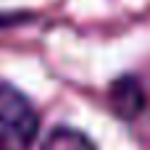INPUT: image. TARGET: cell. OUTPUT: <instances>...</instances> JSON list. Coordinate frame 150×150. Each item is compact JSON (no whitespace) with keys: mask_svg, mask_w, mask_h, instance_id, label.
Listing matches in <instances>:
<instances>
[{"mask_svg":"<svg viewBox=\"0 0 150 150\" xmlns=\"http://www.w3.org/2000/svg\"><path fill=\"white\" fill-rule=\"evenodd\" d=\"M40 150H95V145L87 134H82L71 127H58L45 137Z\"/></svg>","mask_w":150,"mask_h":150,"instance_id":"cell-3","label":"cell"},{"mask_svg":"<svg viewBox=\"0 0 150 150\" xmlns=\"http://www.w3.org/2000/svg\"><path fill=\"white\" fill-rule=\"evenodd\" d=\"M111 103H113V108H116V113H119L121 119H132V116L142 108V103H145L137 79H132V76L119 79V82L111 87Z\"/></svg>","mask_w":150,"mask_h":150,"instance_id":"cell-2","label":"cell"},{"mask_svg":"<svg viewBox=\"0 0 150 150\" xmlns=\"http://www.w3.org/2000/svg\"><path fill=\"white\" fill-rule=\"evenodd\" d=\"M37 127L40 119L29 98L0 79V150H29Z\"/></svg>","mask_w":150,"mask_h":150,"instance_id":"cell-1","label":"cell"}]
</instances>
